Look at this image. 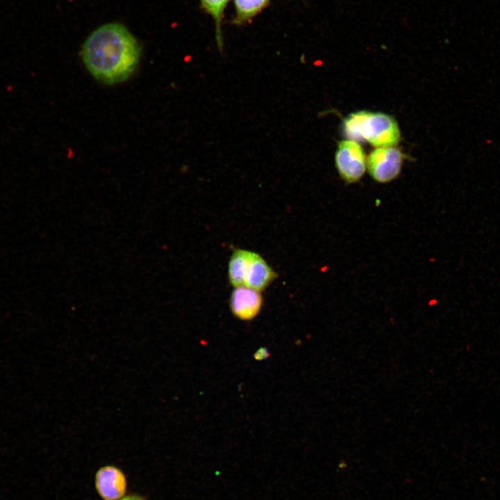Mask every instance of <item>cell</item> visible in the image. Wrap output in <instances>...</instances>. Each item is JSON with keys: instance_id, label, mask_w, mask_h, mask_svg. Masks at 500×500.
<instances>
[{"instance_id": "cell-1", "label": "cell", "mask_w": 500, "mask_h": 500, "mask_svg": "<svg viewBox=\"0 0 500 500\" xmlns=\"http://www.w3.org/2000/svg\"><path fill=\"white\" fill-rule=\"evenodd\" d=\"M81 55L95 79L112 85L125 81L133 73L140 61L141 47L123 24L108 23L88 37Z\"/></svg>"}, {"instance_id": "cell-2", "label": "cell", "mask_w": 500, "mask_h": 500, "mask_svg": "<svg viewBox=\"0 0 500 500\" xmlns=\"http://www.w3.org/2000/svg\"><path fill=\"white\" fill-rule=\"evenodd\" d=\"M342 133L347 140L367 141L376 147L396 145L400 140L399 127L391 115L381 112L360 110L344 120Z\"/></svg>"}, {"instance_id": "cell-3", "label": "cell", "mask_w": 500, "mask_h": 500, "mask_svg": "<svg viewBox=\"0 0 500 500\" xmlns=\"http://www.w3.org/2000/svg\"><path fill=\"white\" fill-rule=\"evenodd\" d=\"M335 164L340 178L347 183H354L365 173L367 158L358 142L346 139L338 143Z\"/></svg>"}, {"instance_id": "cell-4", "label": "cell", "mask_w": 500, "mask_h": 500, "mask_svg": "<svg viewBox=\"0 0 500 500\" xmlns=\"http://www.w3.org/2000/svg\"><path fill=\"white\" fill-rule=\"evenodd\" d=\"M403 154L394 146L376 147L367 158V169L377 183H386L399 175Z\"/></svg>"}, {"instance_id": "cell-5", "label": "cell", "mask_w": 500, "mask_h": 500, "mask_svg": "<svg viewBox=\"0 0 500 500\" xmlns=\"http://www.w3.org/2000/svg\"><path fill=\"white\" fill-rule=\"evenodd\" d=\"M96 491L103 500H119L127 492L128 481L118 467L106 465L98 469L94 476Z\"/></svg>"}, {"instance_id": "cell-6", "label": "cell", "mask_w": 500, "mask_h": 500, "mask_svg": "<svg viewBox=\"0 0 500 500\" xmlns=\"http://www.w3.org/2000/svg\"><path fill=\"white\" fill-rule=\"evenodd\" d=\"M263 298L260 291L246 287H235L229 299L233 315L243 321L255 318L260 312Z\"/></svg>"}, {"instance_id": "cell-7", "label": "cell", "mask_w": 500, "mask_h": 500, "mask_svg": "<svg viewBox=\"0 0 500 500\" xmlns=\"http://www.w3.org/2000/svg\"><path fill=\"white\" fill-rule=\"evenodd\" d=\"M276 277V273L264 258L253 252L247 269L244 286L261 292L266 289Z\"/></svg>"}, {"instance_id": "cell-8", "label": "cell", "mask_w": 500, "mask_h": 500, "mask_svg": "<svg viewBox=\"0 0 500 500\" xmlns=\"http://www.w3.org/2000/svg\"><path fill=\"white\" fill-rule=\"evenodd\" d=\"M253 251L243 249H235L230 257L228 265V277L234 287L244 286L245 276Z\"/></svg>"}, {"instance_id": "cell-9", "label": "cell", "mask_w": 500, "mask_h": 500, "mask_svg": "<svg viewBox=\"0 0 500 500\" xmlns=\"http://www.w3.org/2000/svg\"><path fill=\"white\" fill-rule=\"evenodd\" d=\"M271 0H233L235 15L231 23L242 26L260 13L266 8Z\"/></svg>"}, {"instance_id": "cell-10", "label": "cell", "mask_w": 500, "mask_h": 500, "mask_svg": "<svg viewBox=\"0 0 500 500\" xmlns=\"http://www.w3.org/2000/svg\"><path fill=\"white\" fill-rule=\"evenodd\" d=\"M230 0H199L201 8L210 15L215 28V38L218 49L224 47L222 24L225 9Z\"/></svg>"}, {"instance_id": "cell-11", "label": "cell", "mask_w": 500, "mask_h": 500, "mask_svg": "<svg viewBox=\"0 0 500 500\" xmlns=\"http://www.w3.org/2000/svg\"><path fill=\"white\" fill-rule=\"evenodd\" d=\"M269 356L268 351L265 348L259 349L256 353L254 357L256 360H263L267 358Z\"/></svg>"}, {"instance_id": "cell-12", "label": "cell", "mask_w": 500, "mask_h": 500, "mask_svg": "<svg viewBox=\"0 0 500 500\" xmlns=\"http://www.w3.org/2000/svg\"><path fill=\"white\" fill-rule=\"evenodd\" d=\"M124 500H146L144 497L138 494H131L123 497Z\"/></svg>"}, {"instance_id": "cell-13", "label": "cell", "mask_w": 500, "mask_h": 500, "mask_svg": "<svg viewBox=\"0 0 500 500\" xmlns=\"http://www.w3.org/2000/svg\"><path fill=\"white\" fill-rule=\"evenodd\" d=\"M119 500H124V499H123V498H122V499H119Z\"/></svg>"}]
</instances>
